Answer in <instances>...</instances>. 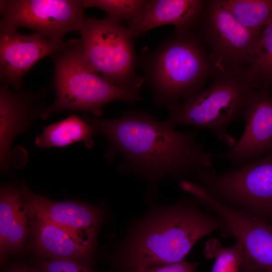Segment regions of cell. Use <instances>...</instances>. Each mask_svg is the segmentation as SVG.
<instances>
[{"label": "cell", "instance_id": "11", "mask_svg": "<svg viewBox=\"0 0 272 272\" xmlns=\"http://www.w3.org/2000/svg\"><path fill=\"white\" fill-rule=\"evenodd\" d=\"M46 89L37 91H14L0 82V163L1 172L23 166L27 158L12 150L19 134L28 131L35 120L46 108L44 101Z\"/></svg>", "mask_w": 272, "mask_h": 272}, {"label": "cell", "instance_id": "24", "mask_svg": "<svg viewBox=\"0 0 272 272\" xmlns=\"http://www.w3.org/2000/svg\"><path fill=\"white\" fill-rule=\"evenodd\" d=\"M198 263L181 261L157 265L139 270L135 272H195Z\"/></svg>", "mask_w": 272, "mask_h": 272}, {"label": "cell", "instance_id": "13", "mask_svg": "<svg viewBox=\"0 0 272 272\" xmlns=\"http://www.w3.org/2000/svg\"><path fill=\"white\" fill-rule=\"evenodd\" d=\"M20 189L30 215L96 242L98 231L104 221L101 206L54 201L34 192L25 182H21Z\"/></svg>", "mask_w": 272, "mask_h": 272}, {"label": "cell", "instance_id": "15", "mask_svg": "<svg viewBox=\"0 0 272 272\" xmlns=\"http://www.w3.org/2000/svg\"><path fill=\"white\" fill-rule=\"evenodd\" d=\"M32 245L43 259L71 260L90 266L95 242L30 214Z\"/></svg>", "mask_w": 272, "mask_h": 272}, {"label": "cell", "instance_id": "10", "mask_svg": "<svg viewBox=\"0 0 272 272\" xmlns=\"http://www.w3.org/2000/svg\"><path fill=\"white\" fill-rule=\"evenodd\" d=\"M83 0H1L0 32L22 27L62 42L87 17Z\"/></svg>", "mask_w": 272, "mask_h": 272}, {"label": "cell", "instance_id": "6", "mask_svg": "<svg viewBox=\"0 0 272 272\" xmlns=\"http://www.w3.org/2000/svg\"><path fill=\"white\" fill-rule=\"evenodd\" d=\"M78 31L91 66L112 85L140 93L144 79L137 71L133 38L121 22L108 16L86 17Z\"/></svg>", "mask_w": 272, "mask_h": 272}, {"label": "cell", "instance_id": "18", "mask_svg": "<svg viewBox=\"0 0 272 272\" xmlns=\"http://www.w3.org/2000/svg\"><path fill=\"white\" fill-rule=\"evenodd\" d=\"M97 134L94 128L83 118L74 114L58 122L43 127L35 139L40 149L62 148L76 142H82L88 149L93 148V137Z\"/></svg>", "mask_w": 272, "mask_h": 272}, {"label": "cell", "instance_id": "7", "mask_svg": "<svg viewBox=\"0 0 272 272\" xmlns=\"http://www.w3.org/2000/svg\"><path fill=\"white\" fill-rule=\"evenodd\" d=\"M194 29L207 50L212 79L246 77L262 32L243 26L220 0L205 1Z\"/></svg>", "mask_w": 272, "mask_h": 272}, {"label": "cell", "instance_id": "1", "mask_svg": "<svg viewBox=\"0 0 272 272\" xmlns=\"http://www.w3.org/2000/svg\"><path fill=\"white\" fill-rule=\"evenodd\" d=\"M96 134L106 138L105 156H120L119 169L145 179L147 198L157 192L168 176L179 182L193 178L201 170H215L213 155L197 140L198 128L182 131L165 120L160 121L144 111L130 108L118 118L85 115Z\"/></svg>", "mask_w": 272, "mask_h": 272}, {"label": "cell", "instance_id": "2", "mask_svg": "<svg viewBox=\"0 0 272 272\" xmlns=\"http://www.w3.org/2000/svg\"><path fill=\"white\" fill-rule=\"evenodd\" d=\"M201 206L185 196L171 205L151 206L119 242L115 254L118 271L135 272L184 260L199 239L222 228L221 219Z\"/></svg>", "mask_w": 272, "mask_h": 272}, {"label": "cell", "instance_id": "19", "mask_svg": "<svg viewBox=\"0 0 272 272\" xmlns=\"http://www.w3.org/2000/svg\"><path fill=\"white\" fill-rule=\"evenodd\" d=\"M223 7L245 27L262 32L272 20V0H220Z\"/></svg>", "mask_w": 272, "mask_h": 272}, {"label": "cell", "instance_id": "22", "mask_svg": "<svg viewBox=\"0 0 272 272\" xmlns=\"http://www.w3.org/2000/svg\"><path fill=\"white\" fill-rule=\"evenodd\" d=\"M146 0H83L84 8L101 10L107 16L121 22L125 21L128 26L132 24L141 15Z\"/></svg>", "mask_w": 272, "mask_h": 272}, {"label": "cell", "instance_id": "17", "mask_svg": "<svg viewBox=\"0 0 272 272\" xmlns=\"http://www.w3.org/2000/svg\"><path fill=\"white\" fill-rule=\"evenodd\" d=\"M30 216L18 188L3 185L0 191V251L1 264L8 253L18 251L28 232Z\"/></svg>", "mask_w": 272, "mask_h": 272}, {"label": "cell", "instance_id": "23", "mask_svg": "<svg viewBox=\"0 0 272 272\" xmlns=\"http://www.w3.org/2000/svg\"><path fill=\"white\" fill-rule=\"evenodd\" d=\"M37 267L41 272H99L90 266L65 259H42Z\"/></svg>", "mask_w": 272, "mask_h": 272}, {"label": "cell", "instance_id": "12", "mask_svg": "<svg viewBox=\"0 0 272 272\" xmlns=\"http://www.w3.org/2000/svg\"><path fill=\"white\" fill-rule=\"evenodd\" d=\"M271 86L256 89L243 115L245 123L239 140L219 156L240 166L272 153Z\"/></svg>", "mask_w": 272, "mask_h": 272}, {"label": "cell", "instance_id": "16", "mask_svg": "<svg viewBox=\"0 0 272 272\" xmlns=\"http://www.w3.org/2000/svg\"><path fill=\"white\" fill-rule=\"evenodd\" d=\"M202 0H146L138 19L127 28L134 38L165 25H173L180 32L193 29L204 8Z\"/></svg>", "mask_w": 272, "mask_h": 272}, {"label": "cell", "instance_id": "25", "mask_svg": "<svg viewBox=\"0 0 272 272\" xmlns=\"http://www.w3.org/2000/svg\"><path fill=\"white\" fill-rule=\"evenodd\" d=\"M4 272H41L37 267L35 268L26 266H15L7 269Z\"/></svg>", "mask_w": 272, "mask_h": 272}, {"label": "cell", "instance_id": "21", "mask_svg": "<svg viewBox=\"0 0 272 272\" xmlns=\"http://www.w3.org/2000/svg\"><path fill=\"white\" fill-rule=\"evenodd\" d=\"M204 253L206 258L215 259L211 272H240L243 250L239 242L224 247L220 240L214 238L206 243Z\"/></svg>", "mask_w": 272, "mask_h": 272}, {"label": "cell", "instance_id": "8", "mask_svg": "<svg viewBox=\"0 0 272 272\" xmlns=\"http://www.w3.org/2000/svg\"><path fill=\"white\" fill-rule=\"evenodd\" d=\"M193 179L220 201L272 224V153L222 174L199 170Z\"/></svg>", "mask_w": 272, "mask_h": 272}, {"label": "cell", "instance_id": "9", "mask_svg": "<svg viewBox=\"0 0 272 272\" xmlns=\"http://www.w3.org/2000/svg\"><path fill=\"white\" fill-rule=\"evenodd\" d=\"M182 189L217 215L222 222L221 230L240 243V272H272V224L220 201L195 182L185 181Z\"/></svg>", "mask_w": 272, "mask_h": 272}, {"label": "cell", "instance_id": "14", "mask_svg": "<svg viewBox=\"0 0 272 272\" xmlns=\"http://www.w3.org/2000/svg\"><path fill=\"white\" fill-rule=\"evenodd\" d=\"M63 41H54L37 33L0 32V80L16 91L22 90L25 74L39 60L60 52Z\"/></svg>", "mask_w": 272, "mask_h": 272}, {"label": "cell", "instance_id": "4", "mask_svg": "<svg viewBox=\"0 0 272 272\" xmlns=\"http://www.w3.org/2000/svg\"><path fill=\"white\" fill-rule=\"evenodd\" d=\"M51 57L55 98L41 114L43 119L66 111L88 112L99 117L103 114V106L110 102L132 104L143 99L140 93L115 86L96 72L85 57L80 38L65 42L64 48Z\"/></svg>", "mask_w": 272, "mask_h": 272}, {"label": "cell", "instance_id": "20", "mask_svg": "<svg viewBox=\"0 0 272 272\" xmlns=\"http://www.w3.org/2000/svg\"><path fill=\"white\" fill-rule=\"evenodd\" d=\"M246 79L255 88L272 86V20L264 27Z\"/></svg>", "mask_w": 272, "mask_h": 272}, {"label": "cell", "instance_id": "3", "mask_svg": "<svg viewBox=\"0 0 272 272\" xmlns=\"http://www.w3.org/2000/svg\"><path fill=\"white\" fill-rule=\"evenodd\" d=\"M138 63L157 107L168 108L190 98L211 78L207 50L194 28L174 30L154 49L144 48Z\"/></svg>", "mask_w": 272, "mask_h": 272}, {"label": "cell", "instance_id": "5", "mask_svg": "<svg viewBox=\"0 0 272 272\" xmlns=\"http://www.w3.org/2000/svg\"><path fill=\"white\" fill-rule=\"evenodd\" d=\"M256 89L243 76L217 78L207 89L167 108L166 120L175 127L191 125L208 129L230 148L236 141L228 127L243 118Z\"/></svg>", "mask_w": 272, "mask_h": 272}]
</instances>
